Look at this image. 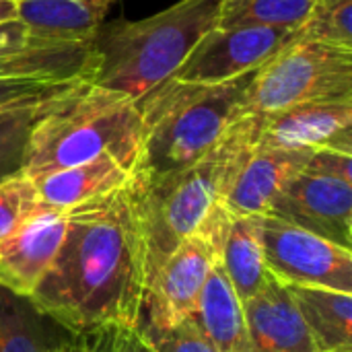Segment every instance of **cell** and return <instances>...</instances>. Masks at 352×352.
Returning a JSON list of instances; mask_svg holds the SVG:
<instances>
[{
    "mask_svg": "<svg viewBox=\"0 0 352 352\" xmlns=\"http://www.w3.org/2000/svg\"><path fill=\"white\" fill-rule=\"evenodd\" d=\"M16 21V6L14 0H0V23Z\"/></svg>",
    "mask_w": 352,
    "mask_h": 352,
    "instance_id": "4dcf8cb0",
    "label": "cell"
},
{
    "mask_svg": "<svg viewBox=\"0 0 352 352\" xmlns=\"http://www.w3.org/2000/svg\"><path fill=\"white\" fill-rule=\"evenodd\" d=\"M39 210L41 204L31 177L16 175L0 179V241Z\"/></svg>",
    "mask_w": 352,
    "mask_h": 352,
    "instance_id": "cb8c5ba5",
    "label": "cell"
},
{
    "mask_svg": "<svg viewBox=\"0 0 352 352\" xmlns=\"http://www.w3.org/2000/svg\"><path fill=\"white\" fill-rule=\"evenodd\" d=\"M252 74L221 85L167 78L140 97L142 142L132 179L151 182L169 175L212 151L241 116Z\"/></svg>",
    "mask_w": 352,
    "mask_h": 352,
    "instance_id": "5b68a950",
    "label": "cell"
},
{
    "mask_svg": "<svg viewBox=\"0 0 352 352\" xmlns=\"http://www.w3.org/2000/svg\"><path fill=\"white\" fill-rule=\"evenodd\" d=\"M109 2H113V0H109Z\"/></svg>",
    "mask_w": 352,
    "mask_h": 352,
    "instance_id": "1f68e13d",
    "label": "cell"
},
{
    "mask_svg": "<svg viewBox=\"0 0 352 352\" xmlns=\"http://www.w3.org/2000/svg\"><path fill=\"white\" fill-rule=\"evenodd\" d=\"M41 210L70 212L82 204L109 196L132 182V169L111 157L31 177Z\"/></svg>",
    "mask_w": 352,
    "mask_h": 352,
    "instance_id": "9a60e30c",
    "label": "cell"
},
{
    "mask_svg": "<svg viewBox=\"0 0 352 352\" xmlns=\"http://www.w3.org/2000/svg\"><path fill=\"white\" fill-rule=\"evenodd\" d=\"M221 0H179L140 21L101 23L91 39L89 82L144 97L184 64L196 43L217 27Z\"/></svg>",
    "mask_w": 352,
    "mask_h": 352,
    "instance_id": "277c9868",
    "label": "cell"
},
{
    "mask_svg": "<svg viewBox=\"0 0 352 352\" xmlns=\"http://www.w3.org/2000/svg\"><path fill=\"white\" fill-rule=\"evenodd\" d=\"M307 169L352 182V153L336 148H316L307 159Z\"/></svg>",
    "mask_w": 352,
    "mask_h": 352,
    "instance_id": "83f0119b",
    "label": "cell"
},
{
    "mask_svg": "<svg viewBox=\"0 0 352 352\" xmlns=\"http://www.w3.org/2000/svg\"><path fill=\"white\" fill-rule=\"evenodd\" d=\"M297 37L352 50V0H318Z\"/></svg>",
    "mask_w": 352,
    "mask_h": 352,
    "instance_id": "603a6c76",
    "label": "cell"
},
{
    "mask_svg": "<svg viewBox=\"0 0 352 352\" xmlns=\"http://www.w3.org/2000/svg\"><path fill=\"white\" fill-rule=\"evenodd\" d=\"M146 254L132 186L68 212L60 252L31 301L72 336L138 330Z\"/></svg>",
    "mask_w": 352,
    "mask_h": 352,
    "instance_id": "6da1fadb",
    "label": "cell"
},
{
    "mask_svg": "<svg viewBox=\"0 0 352 352\" xmlns=\"http://www.w3.org/2000/svg\"><path fill=\"white\" fill-rule=\"evenodd\" d=\"M311 151L272 148L256 144L235 173L223 206L237 217L268 214L283 188L305 169Z\"/></svg>",
    "mask_w": 352,
    "mask_h": 352,
    "instance_id": "4fadbf2b",
    "label": "cell"
},
{
    "mask_svg": "<svg viewBox=\"0 0 352 352\" xmlns=\"http://www.w3.org/2000/svg\"><path fill=\"white\" fill-rule=\"evenodd\" d=\"M76 82L80 80L50 82V80H37V78H0V111L47 101L64 93Z\"/></svg>",
    "mask_w": 352,
    "mask_h": 352,
    "instance_id": "484cf974",
    "label": "cell"
},
{
    "mask_svg": "<svg viewBox=\"0 0 352 352\" xmlns=\"http://www.w3.org/2000/svg\"><path fill=\"white\" fill-rule=\"evenodd\" d=\"M320 352H352V295L326 287H289Z\"/></svg>",
    "mask_w": 352,
    "mask_h": 352,
    "instance_id": "ffe728a7",
    "label": "cell"
},
{
    "mask_svg": "<svg viewBox=\"0 0 352 352\" xmlns=\"http://www.w3.org/2000/svg\"><path fill=\"white\" fill-rule=\"evenodd\" d=\"M262 245L268 272L287 287H326L352 295V250L262 214Z\"/></svg>",
    "mask_w": 352,
    "mask_h": 352,
    "instance_id": "ba28073f",
    "label": "cell"
},
{
    "mask_svg": "<svg viewBox=\"0 0 352 352\" xmlns=\"http://www.w3.org/2000/svg\"><path fill=\"white\" fill-rule=\"evenodd\" d=\"M258 130L260 116H239L200 161L151 182H130L144 237L146 285L223 202L241 163L258 144Z\"/></svg>",
    "mask_w": 352,
    "mask_h": 352,
    "instance_id": "7a4b0ae2",
    "label": "cell"
},
{
    "mask_svg": "<svg viewBox=\"0 0 352 352\" xmlns=\"http://www.w3.org/2000/svg\"><path fill=\"white\" fill-rule=\"evenodd\" d=\"M50 45H60V41L41 39V37L33 35L19 21L0 23V56L25 52V50H35V47H50Z\"/></svg>",
    "mask_w": 352,
    "mask_h": 352,
    "instance_id": "4316f807",
    "label": "cell"
},
{
    "mask_svg": "<svg viewBox=\"0 0 352 352\" xmlns=\"http://www.w3.org/2000/svg\"><path fill=\"white\" fill-rule=\"evenodd\" d=\"M194 318L217 352H252L243 303L219 264L202 289Z\"/></svg>",
    "mask_w": 352,
    "mask_h": 352,
    "instance_id": "d6986e66",
    "label": "cell"
},
{
    "mask_svg": "<svg viewBox=\"0 0 352 352\" xmlns=\"http://www.w3.org/2000/svg\"><path fill=\"white\" fill-rule=\"evenodd\" d=\"M68 212L39 210L0 241V287L31 297L64 241Z\"/></svg>",
    "mask_w": 352,
    "mask_h": 352,
    "instance_id": "7c38bea8",
    "label": "cell"
},
{
    "mask_svg": "<svg viewBox=\"0 0 352 352\" xmlns=\"http://www.w3.org/2000/svg\"><path fill=\"white\" fill-rule=\"evenodd\" d=\"M223 202L202 227L182 241L146 285L142 324L155 330L173 328L194 318L202 289L219 260V245L229 225Z\"/></svg>",
    "mask_w": 352,
    "mask_h": 352,
    "instance_id": "52a82bcc",
    "label": "cell"
},
{
    "mask_svg": "<svg viewBox=\"0 0 352 352\" xmlns=\"http://www.w3.org/2000/svg\"><path fill=\"white\" fill-rule=\"evenodd\" d=\"M258 144L291 151L336 148L352 153V101H311L260 116Z\"/></svg>",
    "mask_w": 352,
    "mask_h": 352,
    "instance_id": "8fae6325",
    "label": "cell"
},
{
    "mask_svg": "<svg viewBox=\"0 0 352 352\" xmlns=\"http://www.w3.org/2000/svg\"><path fill=\"white\" fill-rule=\"evenodd\" d=\"M318 0H221L217 27H287L299 31Z\"/></svg>",
    "mask_w": 352,
    "mask_h": 352,
    "instance_id": "44dd1931",
    "label": "cell"
},
{
    "mask_svg": "<svg viewBox=\"0 0 352 352\" xmlns=\"http://www.w3.org/2000/svg\"><path fill=\"white\" fill-rule=\"evenodd\" d=\"M311 101H352V50L295 37L252 74L241 116H268Z\"/></svg>",
    "mask_w": 352,
    "mask_h": 352,
    "instance_id": "8992f818",
    "label": "cell"
},
{
    "mask_svg": "<svg viewBox=\"0 0 352 352\" xmlns=\"http://www.w3.org/2000/svg\"><path fill=\"white\" fill-rule=\"evenodd\" d=\"M74 338L31 297L0 287V352H62Z\"/></svg>",
    "mask_w": 352,
    "mask_h": 352,
    "instance_id": "ac0fdd59",
    "label": "cell"
},
{
    "mask_svg": "<svg viewBox=\"0 0 352 352\" xmlns=\"http://www.w3.org/2000/svg\"><path fill=\"white\" fill-rule=\"evenodd\" d=\"M217 264L225 272L241 303L250 301L266 289L272 276L264 258L260 217L231 214L219 245Z\"/></svg>",
    "mask_w": 352,
    "mask_h": 352,
    "instance_id": "e0dca14e",
    "label": "cell"
},
{
    "mask_svg": "<svg viewBox=\"0 0 352 352\" xmlns=\"http://www.w3.org/2000/svg\"><path fill=\"white\" fill-rule=\"evenodd\" d=\"M62 352H103L99 336H76Z\"/></svg>",
    "mask_w": 352,
    "mask_h": 352,
    "instance_id": "f546056e",
    "label": "cell"
},
{
    "mask_svg": "<svg viewBox=\"0 0 352 352\" xmlns=\"http://www.w3.org/2000/svg\"><path fill=\"white\" fill-rule=\"evenodd\" d=\"M268 214L352 250V182L305 167L283 188Z\"/></svg>",
    "mask_w": 352,
    "mask_h": 352,
    "instance_id": "30bf717a",
    "label": "cell"
},
{
    "mask_svg": "<svg viewBox=\"0 0 352 352\" xmlns=\"http://www.w3.org/2000/svg\"><path fill=\"white\" fill-rule=\"evenodd\" d=\"M243 314L252 352H320L287 285L270 278Z\"/></svg>",
    "mask_w": 352,
    "mask_h": 352,
    "instance_id": "5bb4252c",
    "label": "cell"
},
{
    "mask_svg": "<svg viewBox=\"0 0 352 352\" xmlns=\"http://www.w3.org/2000/svg\"><path fill=\"white\" fill-rule=\"evenodd\" d=\"M140 332L155 352H217L196 318H188L167 330H155L140 324Z\"/></svg>",
    "mask_w": 352,
    "mask_h": 352,
    "instance_id": "d4e9b609",
    "label": "cell"
},
{
    "mask_svg": "<svg viewBox=\"0 0 352 352\" xmlns=\"http://www.w3.org/2000/svg\"><path fill=\"white\" fill-rule=\"evenodd\" d=\"M103 352H155L138 330H113L99 334Z\"/></svg>",
    "mask_w": 352,
    "mask_h": 352,
    "instance_id": "f1b7e54d",
    "label": "cell"
},
{
    "mask_svg": "<svg viewBox=\"0 0 352 352\" xmlns=\"http://www.w3.org/2000/svg\"><path fill=\"white\" fill-rule=\"evenodd\" d=\"M109 0H14L16 21L33 35L60 43L91 41Z\"/></svg>",
    "mask_w": 352,
    "mask_h": 352,
    "instance_id": "2e32d148",
    "label": "cell"
},
{
    "mask_svg": "<svg viewBox=\"0 0 352 352\" xmlns=\"http://www.w3.org/2000/svg\"><path fill=\"white\" fill-rule=\"evenodd\" d=\"M47 101L0 111V179L23 175L29 136Z\"/></svg>",
    "mask_w": 352,
    "mask_h": 352,
    "instance_id": "7402d4cb",
    "label": "cell"
},
{
    "mask_svg": "<svg viewBox=\"0 0 352 352\" xmlns=\"http://www.w3.org/2000/svg\"><path fill=\"white\" fill-rule=\"evenodd\" d=\"M140 142L138 101L80 80L45 103L29 136L23 175L37 177L99 157H111L134 169Z\"/></svg>",
    "mask_w": 352,
    "mask_h": 352,
    "instance_id": "3957f363",
    "label": "cell"
},
{
    "mask_svg": "<svg viewBox=\"0 0 352 352\" xmlns=\"http://www.w3.org/2000/svg\"><path fill=\"white\" fill-rule=\"evenodd\" d=\"M295 37L297 31L287 27H214L196 43L171 78L198 85L229 82L262 68Z\"/></svg>",
    "mask_w": 352,
    "mask_h": 352,
    "instance_id": "9c48e42d",
    "label": "cell"
}]
</instances>
